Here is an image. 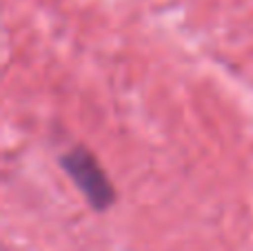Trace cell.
Returning <instances> with one entry per match:
<instances>
[{
	"label": "cell",
	"mask_w": 253,
	"mask_h": 251,
	"mask_svg": "<svg viewBox=\"0 0 253 251\" xmlns=\"http://www.w3.org/2000/svg\"><path fill=\"white\" fill-rule=\"evenodd\" d=\"M60 165L67 171V176L76 182V187L83 191V196L87 198V203L93 209L102 211V209L114 205V198H116L114 187L107 180L98 160L87 149H83V147L71 149L69 154H65L60 158Z\"/></svg>",
	"instance_id": "obj_1"
}]
</instances>
